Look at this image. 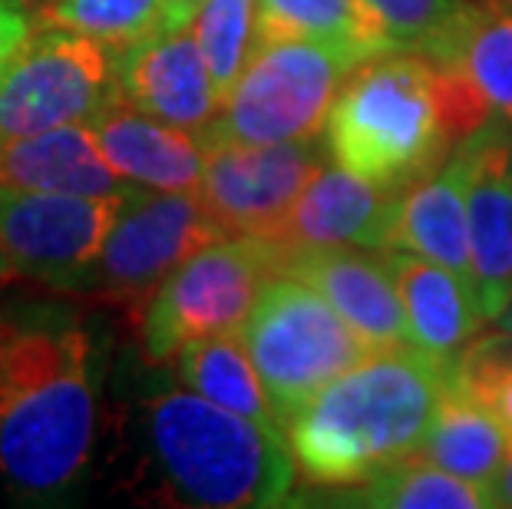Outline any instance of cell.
Masks as SVG:
<instances>
[{
	"label": "cell",
	"mask_w": 512,
	"mask_h": 509,
	"mask_svg": "<svg viewBox=\"0 0 512 509\" xmlns=\"http://www.w3.org/2000/svg\"><path fill=\"white\" fill-rule=\"evenodd\" d=\"M328 159V143L318 136L268 146L209 143L199 199L225 235L268 242Z\"/></svg>",
	"instance_id": "11"
},
{
	"label": "cell",
	"mask_w": 512,
	"mask_h": 509,
	"mask_svg": "<svg viewBox=\"0 0 512 509\" xmlns=\"http://www.w3.org/2000/svg\"><path fill=\"white\" fill-rule=\"evenodd\" d=\"M496 324H499V328H503V331H509V334H512V301H509V308L503 311V318H499Z\"/></svg>",
	"instance_id": "33"
},
{
	"label": "cell",
	"mask_w": 512,
	"mask_h": 509,
	"mask_svg": "<svg viewBox=\"0 0 512 509\" xmlns=\"http://www.w3.org/2000/svg\"><path fill=\"white\" fill-rule=\"evenodd\" d=\"M116 96V50L73 30L37 27L0 77V143L93 123Z\"/></svg>",
	"instance_id": "9"
},
{
	"label": "cell",
	"mask_w": 512,
	"mask_h": 509,
	"mask_svg": "<svg viewBox=\"0 0 512 509\" xmlns=\"http://www.w3.org/2000/svg\"><path fill=\"white\" fill-rule=\"evenodd\" d=\"M509 129H512V123H509Z\"/></svg>",
	"instance_id": "35"
},
{
	"label": "cell",
	"mask_w": 512,
	"mask_h": 509,
	"mask_svg": "<svg viewBox=\"0 0 512 509\" xmlns=\"http://www.w3.org/2000/svg\"><path fill=\"white\" fill-rule=\"evenodd\" d=\"M483 96L493 119L512 123V0H486L466 30L460 53L446 63Z\"/></svg>",
	"instance_id": "26"
},
{
	"label": "cell",
	"mask_w": 512,
	"mask_h": 509,
	"mask_svg": "<svg viewBox=\"0 0 512 509\" xmlns=\"http://www.w3.org/2000/svg\"><path fill=\"white\" fill-rule=\"evenodd\" d=\"M493 500H496V506H512V443H509L503 467H499L496 480H493Z\"/></svg>",
	"instance_id": "30"
},
{
	"label": "cell",
	"mask_w": 512,
	"mask_h": 509,
	"mask_svg": "<svg viewBox=\"0 0 512 509\" xmlns=\"http://www.w3.org/2000/svg\"><path fill=\"white\" fill-rule=\"evenodd\" d=\"M133 427L143 500L189 509L288 503L298 463L281 427L225 410L189 387L146 397Z\"/></svg>",
	"instance_id": "4"
},
{
	"label": "cell",
	"mask_w": 512,
	"mask_h": 509,
	"mask_svg": "<svg viewBox=\"0 0 512 509\" xmlns=\"http://www.w3.org/2000/svg\"><path fill=\"white\" fill-rule=\"evenodd\" d=\"M123 199L0 189V245L14 275L76 291L100 255Z\"/></svg>",
	"instance_id": "10"
},
{
	"label": "cell",
	"mask_w": 512,
	"mask_h": 509,
	"mask_svg": "<svg viewBox=\"0 0 512 509\" xmlns=\"http://www.w3.org/2000/svg\"><path fill=\"white\" fill-rule=\"evenodd\" d=\"M189 27L225 100L258 50V0H205Z\"/></svg>",
	"instance_id": "27"
},
{
	"label": "cell",
	"mask_w": 512,
	"mask_h": 509,
	"mask_svg": "<svg viewBox=\"0 0 512 509\" xmlns=\"http://www.w3.org/2000/svg\"><path fill=\"white\" fill-rule=\"evenodd\" d=\"M384 37L387 53H420L433 63H453L479 4L470 0H361Z\"/></svg>",
	"instance_id": "23"
},
{
	"label": "cell",
	"mask_w": 512,
	"mask_h": 509,
	"mask_svg": "<svg viewBox=\"0 0 512 509\" xmlns=\"http://www.w3.org/2000/svg\"><path fill=\"white\" fill-rule=\"evenodd\" d=\"M403 189L380 186L331 159L301 199L294 202L281 229L268 238L281 265L294 255L318 248H374L384 252L394 238V215Z\"/></svg>",
	"instance_id": "12"
},
{
	"label": "cell",
	"mask_w": 512,
	"mask_h": 509,
	"mask_svg": "<svg viewBox=\"0 0 512 509\" xmlns=\"http://www.w3.org/2000/svg\"><path fill=\"white\" fill-rule=\"evenodd\" d=\"M10 278H17V275H14V265H10V258H7V252H4V245H0V288H4Z\"/></svg>",
	"instance_id": "32"
},
{
	"label": "cell",
	"mask_w": 512,
	"mask_h": 509,
	"mask_svg": "<svg viewBox=\"0 0 512 509\" xmlns=\"http://www.w3.org/2000/svg\"><path fill=\"white\" fill-rule=\"evenodd\" d=\"M446 391L450 361L413 344L370 351L288 417L294 463L321 486L374 480L420 457Z\"/></svg>",
	"instance_id": "3"
},
{
	"label": "cell",
	"mask_w": 512,
	"mask_h": 509,
	"mask_svg": "<svg viewBox=\"0 0 512 509\" xmlns=\"http://www.w3.org/2000/svg\"><path fill=\"white\" fill-rule=\"evenodd\" d=\"M384 258L407 314L410 344L440 361H453L486 324L473 285L453 268L403 248H384Z\"/></svg>",
	"instance_id": "17"
},
{
	"label": "cell",
	"mask_w": 512,
	"mask_h": 509,
	"mask_svg": "<svg viewBox=\"0 0 512 509\" xmlns=\"http://www.w3.org/2000/svg\"><path fill=\"white\" fill-rule=\"evenodd\" d=\"M205 0H169L172 7V27H185L189 20L195 17V10H199Z\"/></svg>",
	"instance_id": "31"
},
{
	"label": "cell",
	"mask_w": 512,
	"mask_h": 509,
	"mask_svg": "<svg viewBox=\"0 0 512 509\" xmlns=\"http://www.w3.org/2000/svg\"><path fill=\"white\" fill-rule=\"evenodd\" d=\"M96 440L93 341L60 318L0 321V476L24 500H60Z\"/></svg>",
	"instance_id": "1"
},
{
	"label": "cell",
	"mask_w": 512,
	"mask_h": 509,
	"mask_svg": "<svg viewBox=\"0 0 512 509\" xmlns=\"http://www.w3.org/2000/svg\"><path fill=\"white\" fill-rule=\"evenodd\" d=\"M225 232L205 212L199 192H126L110 235L93 268L76 285L80 295L139 308L149 305L159 285L199 248L219 242Z\"/></svg>",
	"instance_id": "8"
},
{
	"label": "cell",
	"mask_w": 512,
	"mask_h": 509,
	"mask_svg": "<svg viewBox=\"0 0 512 509\" xmlns=\"http://www.w3.org/2000/svg\"><path fill=\"white\" fill-rule=\"evenodd\" d=\"M466 186H470V153L460 143L437 172L400 192L390 248L430 258L470 281L473 265Z\"/></svg>",
	"instance_id": "18"
},
{
	"label": "cell",
	"mask_w": 512,
	"mask_h": 509,
	"mask_svg": "<svg viewBox=\"0 0 512 509\" xmlns=\"http://www.w3.org/2000/svg\"><path fill=\"white\" fill-rule=\"evenodd\" d=\"M450 387L489 410L512 437V334L479 331L450 361Z\"/></svg>",
	"instance_id": "28"
},
{
	"label": "cell",
	"mask_w": 512,
	"mask_h": 509,
	"mask_svg": "<svg viewBox=\"0 0 512 509\" xmlns=\"http://www.w3.org/2000/svg\"><path fill=\"white\" fill-rule=\"evenodd\" d=\"M493 113L460 73L420 53L364 60L331 106L324 143L337 166L390 189L437 172Z\"/></svg>",
	"instance_id": "2"
},
{
	"label": "cell",
	"mask_w": 512,
	"mask_h": 509,
	"mask_svg": "<svg viewBox=\"0 0 512 509\" xmlns=\"http://www.w3.org/2000/svg\"><path fill=\"white\" fill-rule=\"evenodd\" d=\"M470 153V285L486 321H499L512 301V129L489 119L463 139Z\"/></svg>",
	"instance_id": "13"
},
{
	"label": "cell",
	"mask_w": 512,
	"mask_h": 509,
	"mask_svg": "<svg viewBox=\"0 0 512 509\" xmlns=\"http://www.w3.org/2000/svg\"><path fill=\"white\" fill-rule=\"evenodd\" d=\"M176 374L189 391L209 397L212 404L261 420V424L281 427L242 331L185 344L176 354Z\"/></svg>",
	"instance_id": "20"
},
{
	"label": "cell",
	"mask_w": 512,
	"mask_h": 509,
	"mask_svg": "<svg viewBox=\"0 0 512 509\" xmlns=\"http://www.w3.org/2000/svg\"><path fill=\"white\" fill-rule=\"evenodd\" d=\"M37 27L73 30L123 53L136 43L172 30L169 0H37Z\"/></svg>",
	"instance_id": "25"
},
{
	"label": "cell",
	"mask_w": 512,
	"mask_h": 509,
	"mask_svg": "<svg viewBox=\"0 0 512 509\" xmlns=\"http://www.w3.org/2000/svg\"><path fill=\"white\" fill-rule=\"evenodd\" d=\"M34 30V7L27 0H0V77L20 53V47L34 37Z\"/></svg>",
	"instance_id": "29"
},
{
	"label": "cell",
	"mask_w": 512,
	"mask_h": 509,
	"mask_svg": "<svg viewBox=\"0 0 512 509\" xmlns=\"http://www.w3.org/2000/svg\"><path fill=\"white\" fill-rule=\"evenodd\" d=\"M242 338L281 427L321 387L377 351L318 288L291 272L271 275L248 314Z\"/></svg>",
	"instance_id": "5"
},
{
	"label": "cell",
	"mask_w": 512,
	"mask_h": 509,
	"mask_svg": "<svg viewBox=\"0 0 512 509\" xmlns=\"http://www.w3.org/2000/svg\"><path fill=\"white\" fill-rule=\"evenodd\" d=\"M509 443L512 437L489 410L450 387L437 417H433L427 440H423L420 457L493 490V480L499 467H503Z\"/></svg>",
	"instance_id": "22"
},
{
	"label": "cell",
	"mask_w": 512,
	"mask_h": 509,
	"mask_svg": "<svg viewBox=\"0 0 512 509\" xmlns=\"http://www.w3.org/2000/svg\"><path fill=\"white\" fill-rule=\"evenodd\" d=\"M103 159L126 186L159 192H199L209 166V143L202 133L169 126L136 110L123 96L93 119Z\"/></svg>",
	"instance_id": "15"
},
{
	"label": "cell",
	"mask_w": 512,
	"mask_h": 509,
	"mask_svg": "<svg viewBox=\"0 0 512 509\" xmlns=\"http://www.w3.org/2000/svg\"><path fill=\"white\" fill-rule=\"evenodd\" d=\"M0 189L67 192V196H126L129 186L103 159L93 123L0 143Z\"/></svg>",
	"instance_id": "19"
},
{
	"label": "cell",
	"mask_w": 512,
	"mask_h": 509,
	"mask_svg": "<svg viewBox=\"0 0 512 509\" xmlns=\"http://www.w3.org/2000/svg\"><path fill=\"white\" fill-rule=\"evenodd\" d=\"M357 67V57L324 43H261L202 133L205 143L268 146L321 136L337 93Z\"/></svg>",
	"instance_id": "6"
},
{
	"label": "cell",
	"mask_w": 512,
	"mask_h": 509,
	"mask_svg": "<svg viewBox=\"0 0 512 509\" xmlns=\"http://www.w3.org/2000/svg\"><path fill=\"white\" fill-rule=\"evenodd\" d=\"M281 272L275 245L252 235H225L199 248L159 285L139 318L149 364H169L192 341L242 331L271 275Z\"/></svg>",
	"instance_id": "7"
},
{
	"label": "cell",
	"mask_w": 512,
	"mask_h": 509,
	"mask_svg": "<svg viewBox=\"0 0 512 509\" xmlns=\"http://www.w3.org/2000/svg\"><path fill=\"white\" fill-rule=\"evenodd\" d=\"M278 40L324 43L361 63L387 53L361 0H258V47Z\"/></svg>",
	"instance_id": "21"
},
{
	"label": "cell",
	"mask_w": 512,
	"mask_h": 509,
	"mask_svg": "<svg viewBox=\"0 0 512 509\" xmlns=\"http://www.w3.org/2000/svg\"><path fill=\"white\" fill-rule=\"evenodd\" d=\"M370 252L374 248H318L288 258L281 272L298 275L318 288L370 348H400L410 344V331L397 281L390 275L384 252Z\"/></svg>",
	"instance_id": "16"
},
{
	"label": "cell",
	"mask_w": 512,
	"mask_h": 509,
	"mask_svg": "<svg viewBox=\"0 0 512 509\" xmlns=\"http://www.w3.org/2000/svg\"><path fill=\"white\" fill-rule=\"evenodd\" d=\"M27 4H30V0H27Z\"/></svg>",
	"instance_id": "36"
},
{
	"label": "cell",
	"mask_w": 512,
	"mask_h": 509,
	"mask_svg": "<svg viewBox=\"0 0 512 509\" xmlns=\"http://www.w3.org/2000/svg\"><path fill=\"white\" fill-rule=\"evenodd\" d=\"M334 506H367V509H483L496 506L493 490L456 476L437 463L410 457L384 470L367 483H357Z\"/></svg>",
	"instance_id": "24"
},
{
	"label": "cell",
	"mask_w": 512,
	"mask_h": 509,
	"mask_svg": "<svg viewBox=\"0 0 512 509\" xmlns=\"http://www.w3.org/2000/svg\"><path fill=\"white\" fill-rule=\"evenodd\" d=\"M34 4H37V0H30V7H34Z\"/></svg>",
	"instance_id": "34"
},
{
	"label": "cell",
	"mask_w": 512,
	"mask_h": 509,
	"mask_svg": "<svg viewBox=\"0 0 512 509\" xmlns=\"http://www.w3.org/2000/svg\"><path fill=\"white\" fill-rule=\"evenodd\" d=\"M119 96L169 126L205 133L222 110V96L192 27H172L116 53Z\"/></svg>",
	"instance_id": "14"
}]
</instances>
